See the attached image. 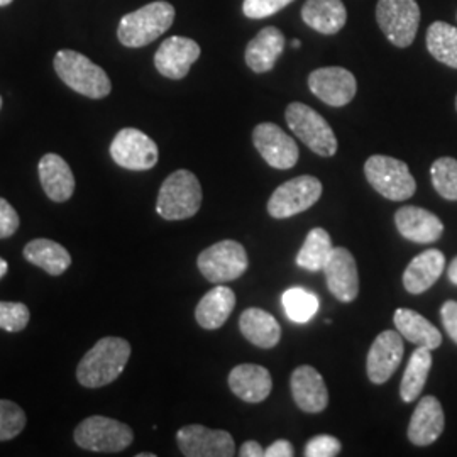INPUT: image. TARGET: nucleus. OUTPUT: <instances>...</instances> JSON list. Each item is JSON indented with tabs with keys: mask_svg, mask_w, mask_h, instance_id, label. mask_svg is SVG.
<instances>
[{
	"mask_svg": "<svg viewBox=\"0 0 457 457\" xmlns=\"http://www.w3.org/2000/svg\"><path fill=\"white\" fill-rule=\"evenodd\" d=\"M285 119L295 136L322 158H330L337 153V137L326 119L302 102H292Z\"/></svg>",
	"mask_w": 457,
	"mask_h": 457,
	"instance_id": "obj_5",
	"label": "nucleus"
},
{
	"mask_svg": "<svg viewBox=\"0 0 457 457\" xmlns=\"http://www.w3.org/2000/svg\"><path fill=\"white\" fill-rule=\"evenodd\" d=\"M175 21V7L158 0L120 19L117 28L119 41L128 48H143L163 36Z\"/></svg>",
	"mask_w": 457,
	"mask_h": 457,
	"instance_id": "obj_2",
	"label": "nucleus"
},
{
	"mask_svg": "<svg viewBox=\"0 0 457 457\" xmlns=\"http://www.w3.org/2000/svg\"><path fill=\"white\" fill-rule=\"evenodd\" d=\"M447 277H449V281L457 287V256L451 262V264H449Z\"/></svg>",
	"mask_w": 457,
	"mask_h": 457,
	"instance_id": "obj_43",
	"label": "nucleus"
},
{
	"mask_svg": "<svg viewBox=\"0 0 457 457\" xmlns=\"http://www.w3.org/2000/svg\"><path fill=\"white\" fill-rule=\"evenodd\" d=\"M287 46L285 34L275 26H268L256 34L245 46V65L254 73L271 71Z\"/></svg>",
	"mask_w": 457,
	"mask_h": 457,
	"instance_id": "obj_22",
	"label": "nucleus"
},
{
	"mask_svg": "<svg viewBox=\"0 0 457 457\" xmlns=\"http://www.w3.org/2000/svg\"><path fill=\"white\" fill-rule=\"evenodd\" d=\"M236 307V294L224 285H217L209 294L204 295L195 309L198 326L207 330L220 328L228 322Z\"/></svg>",
	"mask_w": 457,
	"mask_h": 457,
	"instance_id": "obj_26",
	"label": "nucleus"
},
{
	"mask_svg": "<svg viewBox=\"0 0 457 457\" xmlns=\"http://www.w3.org/2000/svg\"><path fill=\"white\" fill-rule=\"evenodd\" d=\"M39 180L45 194L53 202H66L75 192V177L70 164L60 154L48 153L37 164Z\"/></svg>",
	"mask_w": 457,
	"mask_h": 457,
	"instance_id": "obj_23",
	"label": "nucleus"
},
{
	"mask_svg": "<svg viewBox=\"0 0 457 457\" xmlns=\"http://www.w3.org/2000/svg\"><path fill=\"white\" fill-rule=\"evenodd\" d=\"M295 449L292 442L279 439L273 442L268 449H264V457H294Z\"/></svg>",
	"mask_w": 457,
	"mask_h": 457,
	"instance_id": "obj_41",
	"label": "nucleus"
},
{
	"mask_svg": "<svg viewBox=\"0 0 457 457\" xmlns=\"http://www.w3.org/2000/svg\"><path fill=\"white\" fill-rule=\"evenodd\" d=\"M181 454L187 457H232L236 444L226 430H212L204 425L181 427L177 432Z\"/></svg>",
	"mask_w": 457,
	"mask_h": 457,
	"instance_id": "obj_12",
	"label": "nucleus"
},
{
	"mask_svg": "<svg viewBox=\"0 0 457 457\" xmlns=\"http://www.w3.org/2000/svg\"><path fill=\"white\" fill-rule=\"evenodd\" d=\"M237 454L241 457H262L264 456V449H262L260 442L247 441L241 445Z\"/></svg>",
	"mask_w": 457,
	"mask_h": 457,
	"instance_id": "obj_42",
	"label": "nucleus"
},
{
	"mask_svg": "<svg viewBox=\"0 0 457 457\" xmlns=\"http://www.w3.org/2000/svg\"><path fill=\"white\" fill-rule=\"evenodd\" d=\"M395 226L405 239L415 245H434L444 232L441 219L417 205L398 209L395 213Z\"/></svg>",
	"mask_w": 457,
	"mask_h": 457,
	"instance_id": "obj_18",
	"label": "nucleus"
},
{
	"mask_svg": "<svg viewBox=\"0 0 457 457\" xmlns=\"http://www.w3.org/2000/svg\"><path fill=\"white\" fill-rule=\"evenodd\" d=\"M228 388L247 403H262L273 390L270 371L260 364H239L228 373Z\"/></svg>",
	"mask_w": 457,
	"mask_h": 457,
	"instance_id": "obj_21",
	"label": "nucleus"
},
{
	"mask_svg": "<svg viewBox=\"0 0 457 457\" xmlns=\"http://www.w3.org/2000/svg\"><path fill=\"white\" fill-rule=\"evenodd\" d=\"M202 200V187L195 175L188 170H179L163 181L156 212L164 220H185L200 211Z\"/></svg>",
	"mask_w": 457,
	"mask_h": 457,
	"instance_id": "obj_4",
	"label": "nucleus"
},
{
	"mask_svg": "<svg viewBox=\"0 0 457 457\" xmlns=\"http://www.w3.org/2000/svg\"><path fill=\"white\" fill-rule=\"evenodd\" d=\"M253 143L262 160L277 170H290L300 158L296 141L273 122L258 124L253 131Z\"/></svg>",
	"mask_w": 457,
	"mask_h": 457,
	"instance_id": "obj_14",
	"label": "nucleus"
},
{
	"mask_svg": "<svg viewBox=\"0 0 457 457\" xmlns=\"http://www.w3.org/2000/svg\"><path fill=\"white\" fill-rule=\"evenodd\" d=\"M393 322L402 337H405L409 343L424 345L430 351L441 347L442 334L439 328L430 324L419 312L398 309L393 313Z\"/></svg>",
	"mask_w": 457,
	"mask_h": 457,
	"instance_id": "obj_28",
	"label": "nucleus"
},
{
	"mask_svg": "<svg viewBox=\"0 0 457 457\" xmlns=\"http://www.w3.org/2000/svg\"><path fill=\"white\" fill-rule=\"evenodd\" d=\"M309 88L328 107H344L356 97L358 82L349 70L341 66H326L312 71Z\"/></svg>",
	"mask_w": 457,
	"mask_h": 457,
	"instance_id": "obj_13",
	"label": "nucleus"
},
{
	"mask_svg": "<svg viewBox=\"0 0 457 457\" xmlns=\"http://www.w3.org/2000/svg\"><path fill=\"white\" fill-rule=\"evenodd\" d=\"M364 175L379 195L393 202L409 200L417 190V181L410 173L409 164L392 156L375 154L368 158L364 163Z\"/></svg>",
	"mask_w": 457,
	"mask_h": 457,
	"instance_id": "obj_6",
	"label": "nucleus"
},
{
	"mask_svg": "<svg viewBox=\"0 0 457 457\" xmlns=\"http://www.w3.org/2000/svg\"><path fill=\"white\" fill-rule=\"evenodd\" d=\"M430 370H432L430 349L419 345L410 356L407 370L403 373L402 385H400V396L405 403L415 402L422 395Z\"/></svg>",
	"mask_w": 457,
	"mask_h": 457,
	"instance_id": "obj_30",
	"label": "nucleus"
},
{
	"mask_svg": "<svg viewBox=\"0 0 457 457\" xmlns=\"http://www.w3.org/2000/svg\"><path fill=\"white\" fill-rule=\"evenodd\" d=\"M322 183L311 175H302L285 181L268 200V213L273 219H290L296 213L305 212L322 196Z\"/></svg>",
	"mask_w": 457,
	"mask_h": 457,
	"instance_id": "obj_10",
	"label": "nucleus"
},
{
	"mask_svg": "<svg viewBox=\"0 0 457 457\" xmlns=\"http://www.w3.org/2000/svg\"><path fill=\"white\" fill-rule=\"evenodd\" d=\"M7 270H9V264L7 262L4 260V258H0V279L5 277V273H7Z\"/></svg>",
	"mask_w": 457,
	"mask_h": 457,
	"instance_id": "obj_44",
	"label": "nucleus"
},
{
	"mask_svg": "<svg viewBox=\"0 0 457 457\" xmlns=\"http://www.w3.org/2000/svg\"><path fill=\"white\" fill-rule=\"evenodd\" d=\"M239 328L249 343L262 349H271L281 339V327L277 319L258 307H251L243 312L239 319Z\"/></svg>",
	"mask_w": 457,
	"mask_h": 457,
	"instance_id": "obj_27",
	"label": "nucleus"
},
{
	"mask_svg": "<svg viewBox=\"0 0 457 457\" xmlns=\"http://www.w3.org/2000/svg\"><path fill=\"white\" fill-rule=\"evenodd\" d=\"M131 358V345L120 337L100 339L80 361L77 379L85 388H102L122 375Z\"/></svg>",
	"mask_w": 457,
	"mask_h": 457,
	"instance_id": "obj_1",
	"label": "nucleus"
},
{
	"mask_svg": "<svg viewBox=\"0 0 457 457\" xmlns=\"http://www.w3.org/2000/svg\"><path fill=\"white\" fill-rule=\"evenodd\" d=\"M427 49L442 63L457 70V28L437 21L427 31Z\"/></svg>",
	"mask_w": 457,
	"mask_h": 457,
	"instance_id": "obj_31",
	"label": "nucleus"
},
{
	"mask_svg": "<svg viewBox=\"0 0 457 457\" xmlns=\"http://www.w3.org/2000/svg\"><path fill=\"white\" fill-rule=\"evenodd\" d=\"M343 451V444L334 436H315L307 442L303 454L307 457H334L339 456Z\"/></svg>",
	"mask_w": 457,
	"mask_h": 457,
	"instance_id": "obj_38",
	"label": "nucleus"
},
{
	"mask_svg": "<svg viewBox=\"0 0 457 457\" xmlns=\"http://www.w3.org/2000/svg\"><path fill=\"white\" fill-rule=\"evenodd\" d=\"M332 241L326 228H312L307 234V239L303 245L300 247V253L296 256V264L307 271L317 273L324 271L327 260L332 253Z\"/></svg>",
	"mask_w": 457,
	"mask_h": 457,
	"instance_id": "obj_32",
	"label": "nucleus"
},
{
	"mask_svg": "<svg viewBox=\"0 0 457 457\" xmlns=\"http://www.w3.org/2000/svg\"><path fill=\"white\" fill-rule=\"evenodd\" d=\"M300 45H302V43H300L298 39H292V46H294V48H300Z\"/></svg>",
	"mask_w": 457,
	"mask_h": 457,
	"instance_id": "obj_45",
	"label": "nucleus"
},
{
	"mask_svg": "<svg viewBox=\"0 0 457 457\" xmlns=\"http://www.w3.org/2000/svg\"><path fill=\"white\" fill-rule=\"evenodd\" d=\"M24 258L53 277L63 275L71 264V256L66 247L51 239H34L26 245Z\"/></svg>",
	"mask_w": 457,
	"mask_h": 457,
	"instance_id": "obj_29",
	"label": "nucleus"
},
{
	"mask_svg": "<svg viewBox=\"0 0 457 457\" xmlns=\"http://www.w3.org/2000/svg\"><path fill=\"white\" fill-rule=\"evenodd\" d=\"M327 288L339 302L351 303L360 294V275L354 256L345 247H334L326 266Z\"/></svg>",
	"mask_w": 457,
	"mask_h": 457,
	"instance_id": "obj_16",
	"label": "nucleus"
},
{
	"mask_svg": "<svg viewBox=\"0 0 457 457\" xmlns=\"http://www.w3.org/2000/svg\"><path fill=\"white\" fill-rule=\"evenodd\" d=\"M292 2L295 0H245L243 12L249 19H264V17L275 16Z\"/></svg>",
	"mask_w": 457,
	"mask_h": 457,
	"instance_id": "obj_37",
	"label": "nucleus"
},
{
	"mask_svg": "<svg viewBox=\"0 0 457 457\" xmlns=\"http://www.w3.org/2000/svg\"><path fill=\"white\" fill-rule=\"evenodd\" d=\"M283 307L290 320L305 324L319 311V298L303 288H292L283 294Z\"/></svg>",
	"mask_w": 457,
	"mask_h": 457,
	"instance_id": "obj_33",
	"label": "nucleus"
},
{
	"mask_svg": "<svg viewBox=\"0 0 457 457\" xmlns=\"http://www.w3.org/2000/svg\"><path fill=\"white\" fill-rule=\"evenodd\" d=\"M137 457H154V454H151V453H143V454H137Z\"/></svg>",
	"mask_w": 457,
	"mask_h": 457,
	"instance_id": "obj_47",
	"label": "nucleus"
},
{
	"mask_svg": "<svg viewBox=\"0 0 457 457\" xmlns=\"http://www.w3.org/2000/svg\"><path fill=\"white\" fill-rule=\"evenodd\" d=\"M0 107H2V97H0Z\"/></svg>",
	"mask_w": 457,
	"mask_h": 457,
	"instance_id": "obj_48",
	"label": "nucleus"
},
{
	"mask_svg": "<svg viewBox=\"0 0 457 457\" xmlns=\"http://www.w3.org/2000/svg\"><path fill=\"white\" fill-rule=\"evenodd\" d=\"M200 58V46L194 39L173 36L162 43L154 54L156 70L170 80H181Z\"/></svg>",
	"mask_w": 457,
	"mask_h": 457,
	"instance_id": "obj_17",
	"label": "nucleus"
},
{
	"mask_svg": "<svg viewBox=\"0 0 457 457\" xmlns=\"http://www.w3.org/2000/svg\"><path fill=\"white\" fill-rule=\"evenodd\" d=\"M444 427H445V417H444L441 402L436 396L428 395V396H422V400L419 402L417 409L413 411L407 436L413 445L427 447L441 437Z\"/></svg>",
	"mask_w": 457,
	"mask_h": 457,
	"instance_id": "obj_19",
	"label": "nucleus"
},
{
	"mask_svg": "<svg viewBox=\"0 0 457 457\" xmlns=\"http://www.w3.org/2000/svg\"><path fill=\"white\" fill-rule=\"evenodd\" d=\"M111 156L115 164L132 171H146L158 163L160 151L156 143L145 132L126 128L115 134L111 145Z\"/></svg>",
	"mask_w": 457,
	"mask_h": 457,
	"instance_id": "obj_11",
	"label": "nucleus"
},
{
	"mask_svg": "<svg viewBox=\"0 0 457 457\" xmlns=\"http://www.w3.org/2000/svg\"><path fill=\"white\" fill-rule=\"evenodd\" d=\"M12 0H0V7H4V5H9Z\"/></svg>",
	"mask_w": 457,
	"mask_h": 457,
	"instance_id": "obj_46",
	"label": "nucleus"
},
{
	"mask_svg": "<svg viewBox=\"0 0 457 457\" xmlns=\"http://www.w3.org/2000/svg\"><path fill=\"white\" fill-rule=\"evenodd\" d=\"M420 16L417 0H378L376 5L378 26L396 48H409L413 45Z\"/></svg>",
	"mask_w": 457,
	"mask_h": 457,
	"instance_id": "obj_7",
	"label": "nucleus"
},
{
	"mask_svg": "<svg viewBox=\"0 0 457 457\" xmlns=\"http://www.w3.org/2000/svg\"><path fill=\"white\" fill-rule=\"evenodd\" d=\"M456 109H457V97H456Z\"/></svg>",
	"mask_w": 457,
	"mask_h": 457,
	"instance_id": "obj_49",
	"label": "nucleus"
},
{
	"mask_svg": "<svg viewBox=\"0 0 457 457\" xmlns=\"http://www.w3.org/2000/svg\"><path fill=\"white\" fill-rule=\"evenodd\" d=\"M303 22L317 33L337 34L347 21L343 0H307L302 7Z\"/></svg>",
	"mask_w": 457,
	"mask_h": 457,
	"instance_id": "obj_25",
	"label": "nucleus"
},
{
	"mask_svg": "<svg viewBox=\"0 0 457 457\" xmlns=\"http://www.w3.org/2000/svg\"><path fill=\"white\" fill-rule=\"evenodd\" d=\"M19 228V215L14 207L5 200L0 198V239L11 237Z\"/></svg>",
	"mask_w": 457,
	"mask_h": 457,
	"instance_id": "obj_39",
	"label": "nucleus"
},
{
	"mask_svg": "<svg viewBox=\"0 0 457 457\" xmlns=\"http://www.w3.org/2000/svg\"><path fill=\"white\" fill-rule=\"evenodd\" d=\"M29 309L21 302H0V328L19 332L29 324Z\"/></svg>",
	"mask_w": 457,
	"mask_h": 457,
	"instance_id": "obj_36",
	"label": "nucleus"
},
{
	"mask_svg": "<svg viewBox=\"0 0 457 457\" xmlns=\"http://www.w3.org/2000/svg\"><path fill=\"white\" fill-rule=\"evenodd\" d=\"M134 441L129 425L107 417H88L75 430V442L92 453H120Z\"/></svg>",
	"mask_w": 457,
	"mask_h": 457,
	"instance_id": "obj_9",
	"label": "nucleus"
},
{
	"mask_svg": "<svg viewBox=\"0 0 457 457\" xmlns=\"http://www.w3.org/2000/svg\"><path fill=\"white\" fill-rule=\"evenodd\" d=\"M442 326L449 337L457 344V302L447 300L441 307Z\"/></svg>",
	"mask_w": 457,
	"mask_h": 457,
	"instance_id": "obj_40",
	"label": "nucleus"
},
{
	"mask_svg": "<svg viewBox=\"0 0 457 457\" xmlns=\"http://www.w3.org/2000/svg\"><path fill=\"white\" fill-rule=\"evenodd\" d=\"M54 70L71 90L85 97H107L112 90L107 73L82 53L71 49L58 51L54 56Z\"/></svg>",
	"mask_w": 457,
	"mask_h": 457,
	"instance_id": "obj_3",
	"label": "nucleus"
},
{
	"mask_svg": "<svg viewBox=\"0 0 457 457\" xmlns=\"http://www.w3.org/2000/svg\"><path fill=\"white\" fill-rule=\"evenodd\" d=\"M445 268V256L439 249H427L410 262L403 273V287L411 295H420L436 285Z\"/></svg>",
	"mask_w": 457,
	"mask_h": 457,
	"instance_id": "obj_24",
	"label": "nucleus"
},
{
	"mask_svg": "<svg viewBox=\"0 0 457 457\" xmlns=\"http://www.w3.org/2000/svg\"><path fill=\"white\" fill-rule=\"evenodd\" d=\"M196 266L207 281L213 285H224L243 277L249 262L245 245L226 239L202 251L196 260Z\"/></svg>",
	"mask_w": 457,
	"mask_h": 457,
	"instance_id": "obj_8",
	"label": "nucleus"
},
{
	"mask_svg": "<svg viewBox=\"0 0 457 457\" xmlns=\"http://www.w3.org/2000/svg\"><path fill=\"white\" fill-rule=\"evenodd\" d=\"M405 344L398 330L381 332L371 344L366 358V373L373 385L386 383L403 360Z\"/></svg>",
	"mask_w": 457,
	"mask_h": 457,
	"instance_id": "obj_15",
	"label": "nucleus"
},
{
	"mask_svg": "<svg viewBox=\"0 0 457 457\" xmlns=\"http://www.w3.org/2000/svg\"><path fill=\"white\" fill-rule=\"evenodd\" d=\"M26 427V413L11 400H0V441H11Z\"/></svg>",
	"mask_w": 457,
	"mask_h": 457,
	"instance_id": "obj_35",
	"label": "nucleus"
},
{
	"mask_svg": "<svg viewBox=\"0 0 457 457\" xmlns=\"http://www.w3.org/2000/svg\"><path fill=\"white\" fill-rule=\"evenodd\" d=\"M432 185L436 192L451 202H457V160L444 156L430 166Z\"/></svg>",
	"mask_w": 457,
	"mask_h": 457,
	"instance_id": "obj_34",
	"label": "nucleus"
},
{
	"mask_svg": "<svg viewBox=\"0 0 457 457\" xmlns=\"http://www.w3.org/2000/svg\"><path fill=\"white\" fill-rule=\"evenodd\" d=\"M296 407L307 413H320L328 405V392L322 375L312 366H298L290 378Z\"/></svg>",
	"mask_w": 457,
	"mask_h": 457,
	"instance_id": "obj_20",
	"label": "nucleus"
}]
</instances>
